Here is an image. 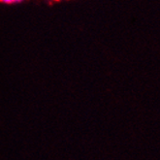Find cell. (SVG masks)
I'll use <instances>...</instances> for the list:
<instances>
[{"mask_svg": "<svg viewBox=\"0 0 160 160\" xmlns=\"http://www.w3.org/2000/svg\"><path fill=\"white\" fill-rule=\"evenodd\" d=\"M24 0H0V3L2 4H8V5H12V4H18L23 2Z\"/></svg>", "mask_w": 160, "mask_h": 160, "instance_id": "6da1fadb", "label": "cell"}]
</instances>
